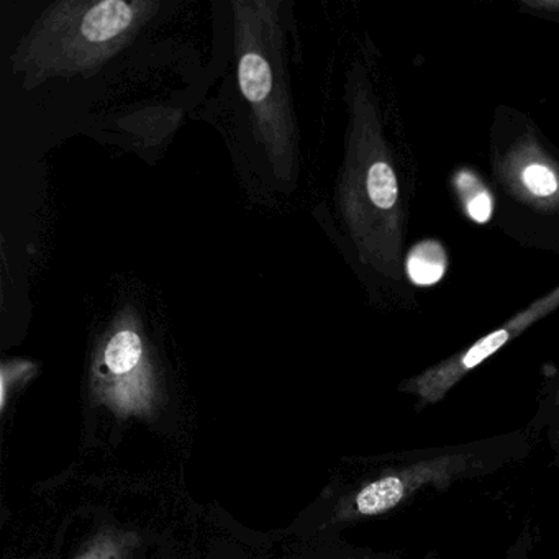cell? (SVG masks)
Wrapping results in <instances>:
<instances>
[{
  "label": "cell",
  "instance_id": "cell-1",
  "mask_svg": "<svg viewBox=\"0 0 559 559\" xmlns=\"http://www.w3.org/2000/svg\"><path fill=\"white\" fill-rule=\"evenodd\" d=\"M155 0H60L48 5L12 53L25 90L93 78L155 17Z\"/></svg>",
  "mask_w": 559,
  "mask_h": 559
},
{
  "label": "cell",
  "instance_id": "cell-2",
  "mask_svg": "<svg viewBox=\"0 0 559 559\" xmlns=\"http://www.w3.org/2000/svg\"><path fill=\"white\" fill-rule=\"evenodd\" d=\"M281 2L237 0L234 9L238 86L258 142L281 185L299 176L300 133L294 114Z\"/></svg>",
  "mask_w": 559,
  "mask_h": 559
},
{
  "label": "cell",
  "instance_id": "cell-3",
  "mask_svg": "<svg viewBox=\"0 0 559 559\" xmlns=\"http://www.w3.org/2000/svg\"><path fill=\"white\" fill-rule=\"evenodd\" d=\"M143 340L133 326H122L116 330L106 349H104V365L112 374L127 376L139 368L143 359Z\"/></svg>",
  "mask_w": 559,
  "mask_h": 559
},
{
  "label": "cell",
  "instance_id": "cell-4",
  "mask_svg": "<svg viewBox=\"0 0 559 559\" xmlns=\"http://www.w3.org/2000/svg\"><path fill=\"white\" fill-rule=\"evenodd\" d=\"M365 189L368 201L379 211H389L397 202V179L385 162H374L369 166L366 171Z\"/></svg>",
  "mask_w": 559,
  "mask_h": 559
},
{
  "label": "cell",
  "instance_id": "cell-5",
  "mask_svg": "<svg viewBox=\"0 0 559 559\" xmlns=\"http://www.w3.org/2000/svg\"><path fill=\"white\" fill-rule=\"evenodd\" d=\"M402 496H404V486L401 480L397 477H385L365 487L356 499V506L365 515H374L397 506Z\"/></svg>",
  "mask_w": 559,
  "mask_h": 559
},
{
  "label": "cell",
  "instance_id": "cell-6",
  "mask_svg": "<svg viewBox=\"0 0 559 559\" xmlns=\"http://www.w3.org/2000/svg\"><path fill=\"white\" fill-rule=\"evenodd\" d=\"M444 270L443 253L441 248L425 243L412 253L408 261V273L412 280L418 284H431L440 280Z\"/></svg>",
  "mask_w": 559,
  "mask_h": 559
},
{
  "label": "cell",
  "instance_id": "cell-7",
  "mask_svg": "<svg viewBox=\"0 0 559 559\" xmlns=\"http://www.w3.org/2000/svg\"><path fill=\"white\" fill-rule=\"evenodd\" d=\"M456 185L469 217L479 224H486L490 218V212H492V201H490L486 189L471 173H461L457 176Z\"/></svg>",
  "mask_w": 559,
  "mask_h": 559
},
{
  "label": "cell",
  "instance_id": "cell-8",
  "mask_svg": "<svg viewBox=\"0 0 559 559\" xmlns=\"http://www.w3.org/2000/svg\"><path fill=\"white\" fill-rule=\"evenodd\" d=\"M522 181L525 188L538 198H549L558 191L559 186L555 173L539 163H533L523 169Z\"/></svg>",
  "mask_w": 559,
  "mask_h": 559
},
{
  "label": "cell",
  "instance_id": "cell-9",
  "mask_svg": "<svg viewBox=\"0 0 559 559\" xmlns=\"http://www.w3.org/2000/svg\"><path fill=\"white\" fill-rule=\"evenodd\" d=\"M507 338H509V333L506 332V330H499V332L492 333V335L487 336V338H484L483 342L477 343V345H474L473 348L469 349V353H467L466 356H464L463 365L464 368H474V366L479 365V362H483L484 359L487 358V356L492 355V353H496L497 349L500 348V346L503 345V343L507 342Z\"/></svg>",
  "mask_w": 559,
  "mask_h": 559
}]
</instances>
